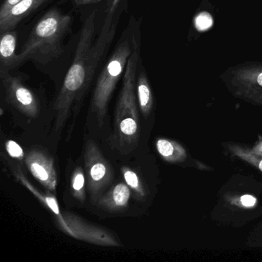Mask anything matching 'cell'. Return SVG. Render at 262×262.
I'll return each mask as SVG.
<instances>
[{"instance_id": "obj_1", "label": "cell", "mask_w": 262, "mask_h": 262, "mask_svg": "<svg viewBox=\"0 0 262 262\" xmlns=\"http://www.w3.org/2000/svg\"><path fill=\"white\" fill-rule=\"evenodd\" d=\"M128 0H113L107 4L105 16L97 32V11L92 10L85 18L79 33L74 59L64 79L53 110L56 112L54 130L62 129L74 103L80 102L86 93L99 66L114 40Z\"/></svg>"}, {"instance_id": "obj_2", "label": "cell", "mask_w": 262, "mask_h": 262, "mask_svg": "<svg viewBox=\"0 0 262 262\" xmlns=\"http://www.w3.org/2000/svg\"><path fill=\"white\" fill-rule=\"evenodd\" d=\"M142 19L132 16L128 25L122 31L113 53L104 61L91 99V111L96 115L102 125L106 116L108 102L116 85L123 78L128 59L138 42L142 40Z\"/></svg>"}, {"instance_id": "obj_3", "label": "cell", "mask_w": 262, "mask_h": 262, "mask_svg": "<svg viewBox=\"0 0 262 262\" xmlns=\"http://www.w3.org/2000/svg\"><path fill=\"white\" fill-rule=\"evenodd\" d=\"M73 22L72 15L59 7L47 10L34 24L21 47L19 55L22 65L28 60L46 65L60 57Z\"/></svg>"}, {"instance_id": "obj_4", "label": "cell", "mask_w": 262, "mask_h": 262, "mask_svg": "<svg viewBox=\"0 0 262 262\" xmlns=\"http://www.w3.org/2000/svg\"><path fill=\"white\" fill-rule=\"evenodd\" d=\"M142 40L138 42L130 56L122 78V85L115 113L114 138L122 153L133 151L139 138V113L136 96V76L142 59Z\"/></svg>"}, {"instance_id": "obj_5", "label": "cell", "mask_w": 262, "mask_h": 262, "mask_svg": "<svg viewBox=\"0 0 262 262\" xmlns=\"http://www.w3.org/2000/svg\"><path fill=\"white\" fill-rule=\"evenodd\" d=\"M0 72V79L6 99L16 110L27 116L37 117L39 113V101L37 96L26 85L29 76L21 72Z\"/></svg>"}, {"instance_id": "obj_6", "label": "cell", "mask_w": 262, "mask_h": 262, "mask_svg": "<svg viewBox=\"0 0 262 262\" xmlns=\"http://www.w3.org/2000/svg\"><path fill=\"white\" fill-rule=\"evenodd\" d=\"M84 162L90 201L96 204L113 181V170L94 141H89L85 145Z\"/></svg>"}, {"instance_id": "obj_7", "label": "cell", "mask_w": 262, "mask_h": 262, "mask_svg": "<svg viewBox=\"0 0 262 262\" xmlns=\"http://www.w3.org/2000/svg\"><path fill=\"white\" fill-rule=\"evenodd\" d=\"M62 215L72 237L100 246H122L116 236L105 228L93 225L74 213L65 211Z\"/></svg>"}, {"instance_id": "obj_8", "label": "cell", "mask_w": 262, "mask_h": 262, "mask_svg": "<svg viewBox=\"0 0 262 262\" xmlns=\"http://www.w3.org/2000/svg\"><path fill=\"white\" fill-rule=\"evenodd\" d=\"M26 165L33 177L49 191L55 192L57 174L52 157L39 149L30 151L26 156Z\"/></svg>"}, {"instance_id": "obj_9", "label": "cell", "mask_w": 262, "mask_h": 262, "mask_svg": "<svg viewBox=\"0 0 262 262\" xmlns=\"http://www.w3.org/2000/svg\"><path fill=\"white\" fill-rule=\"evenodd\" d=\"M52 0H22L0 18V33L15 30L25 19L48 5Z\"/></svg>"}, {"instance_id": "obj_10", "label": "cell", "mask_w": 262, "mask_h": 262, "mask_svg": "<svg viewBox=\"0 0 262 262\" xmlns=\"http://www.w3.org/2000/svg\"><path fill=\"white\" fill-rule=\"evenodd\" d=\"M0 34V72L15 71L23 66L19 55L16 53L17 32L15 29Z\"/></svg>"}, {"instance_id": "obj_11", "label": "cell", "mask_w": 262, "mask_h": 262, "mask_svg": "<svg viewBox=\"0 0 262 262\" xmlns=\"http://www.w3.org/2000/svg\"><path fill=\"white\" fill-rule=\"evenodd\" d=\"M131 197V191L127 184L120 182L112 187L106 193L102 194L96 205L105 211H119L128 206Z\"/></svg>"}, {"instance_id": "obj_12", "label": "cell", "mask_w": 262, "mask_h": 262, "mask_svg": "<svg viewBox=\"0 0 262 262\" xmlns=\"http://www.w3.org/2000/svg\"><path fill=\"white\" fill-rule=\"evenodd\" d=\"M136 96L139 108L144 116L149 114L153 104L152 92L142 59L139 62L136 76Z\"/></svg>"}, {"instance_id": "obj_13", "label": "cell", "mask_w": 262, "mask_h": 262, "mask_svg": "<svg viewBox=\"0 0 262 262\" xmlns=\"http://www.w3.org/2000/svg\"><path fill=\"white\" fill-rule=\"evenodd\" d=\"M14 173L16 179H17L23 185H25L30 191H32V192L43 203L45 206L48 207V208L54 213L55 215L57 217V222L59 224V225H60L61 228H62L64 231H66L67 234L71 236V231H70L69 227L67 226V223H66L65 221H64L62 214H60V212H59V205H58L57 202H56V199H55L54 197H53V196L43 195V194H41L38 190L35 189L34 187L29 182V181L24 177V174H23L19 170H16V171H15Z\"/></svg>"}, {"instance_id": "obj_14", "label": "cell", "mask_w": 262, "mask_h": 262, "mask_svg": "<svg viewBox=\"0 0 262 262\" xmlns=\"http://www.w3.org/2000/svg\"><path fill=\"white\" fill-rule=\"evenodd\" d=\"M71 190L73 195L79 202L85 200V174L81 167H77L73 171L71 179Z\"/></svg>"}, {"instance_id": "obj_15", "label": "cell", "mask_w": 262, "mask_h": 262, "mask_svg": "<svg viewBox=\"0 0 262 262\" xmlns=\"http://www.w3.org/2000/svg\"><path fill=\"white\" fill-rule=\"evenodd\" d=\"M121 171H122L125 183L134 191L137 197L140 198V199L145 197V188H144L142 181L137 173L135 172L131 168L125 166L122 167Z\"/></svg>"}, {"instance_id": "obj_16", "label": "cell", "mask_w": 262, "mask_h": 262, "mask_svg": "<svg viewBox=\"0 0 262 262\" xmlns=\"http://www.w3.org/2000/svg\"><path fill=\"white\" fill-rule=\"evenodd\" d=\"M213 24L212 18L208 13H202L196 16L194 25L199 31H205L211 28Z\"/></svg>"}, {"instance_id": "obj_17", "label": "cell", "mask_w": 262, "mask_h": 262, "mask_svg": "<svg viewBox=\"0 0 262 262\" xmlns=\"http://www.w3.org/2000/svg\"><path fill=\"white\" fill-rule=\"evenodd\" d=\"M6 149L8 154L13 159L22 160L24 158V152L19 144L15 141L8 140L6 142Z\"/></svg>"}, {"instance_id": "obj_18", "label": "cell", "mask_w": 262, "mask_h": 262, "mask_svg": "<svg viewBox=\"0 0 262 262\" xmlns=\"http://www.w3.org/2000/svg\"><path fill=\"white\" fill-rule=\"evenodd\" d=\"M158 151L161 156L165 158H170L174 154V148L169 141L165 139H159L156 143Z\"/></svg>"}, {"instance_id": "obj_19", "label": "cell", "mask_w": 262, "mask_h": 262, "mask_svg": "<svg viewBox=\"0 0 262 262\" xmlns=\"http://www.w3.org/2000/svg\"><path fill=\"white\" fill-rule=\"evenodd\" d=\"M22 0H3L0 6V18L4 17L15 5Z\"/></svg>"}, {"instance_id": "obj_20", "label": "cell", "mask_w": 262, "mask_h": 262, "mask_svg": "<svg viewBox=\"0 0 262 262\" xmlns=\"http://www.w3.org/2000/svg\"><path fill=\"white\" fill-rule=\"evenodd\" d=\"M75 7H84V6L95 5V4H100L102 2H111L113 0H69Z\"/></svg>"}, {"instance_id": "obj_21", "label": "cell", "mask_w": 262, "mask_h": 262, "mask_svg": "<svg viewBox=\"0 0 262 262\" xmlns=\"http://www.w3.org/2000/svg\"><path fill=\"white\" fill-rule=\"evenodd\" d=\"M241 201H242V203L246 207L253 206L256 203V199L252 196L249 195V194H245V195L242 196Z\"/></svg>"}, {"instance_id": "obj_22", "label": "cell", "mask_w": 262, "mask_h": 262, "mask_svg": "<svg viewBox=\"0 0 262 262\" xmlns=\"http://www.w3.org/2000/svg\"><path fill=\"white\" fill-rule=\"evenodd\" d=\"M257 82L259 85H261L262 86V73H260V74L258 75V76H257Z\"/></svg>"}, {"instance_id": "obj_23", "label": "cell", "mask_w": 262, "mask_h": 262, "mask_svg": "<svg viewBox=\"0 0 262 262\" xmlns=\"http://www.w3.org/2000/svg\"><path fill=\"white\" fill-rule=\"evenodd\" d=\"M259 168H260V169L262 171V161L260 162V164H259Z\"/></svg>"}]
</instances>
